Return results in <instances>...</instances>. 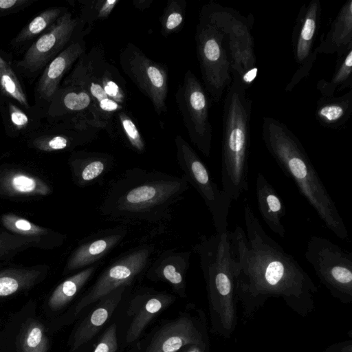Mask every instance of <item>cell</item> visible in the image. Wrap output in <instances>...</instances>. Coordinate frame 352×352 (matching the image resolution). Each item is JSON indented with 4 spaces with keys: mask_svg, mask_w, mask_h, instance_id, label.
Listing matches in <instances>:
<instances>
[{
    "mask_svg": "<svg viewBox=\"0 0 352 352\" xmlns=\"http://www.w3.org/2000/svg\"><path fill=\"white\" fill-rule=\"evenodd\" d=\"M246 232H229L235 296L245 320L252 318L270 298H281L296 314L315 309L318 287L294 257L270 236L250 206H244Z\"/></svg>",
    "mask_w": 352,
    "mask_h": 352,
    "instance_id": "6da1fadb",
    "label": "cell"
},
{
    "mask_svg": "<svg viewBox=\"0 0 352 352\" xmlns=\"http://www.w3.org/2000/svg\"><path fill=\"white\" fill-rule=\"evenodd\" d=\"M189 186L184 177L135 167L111 181L100 206L102 216L129 223L167 219Z\"/></svg>",
    "mask_w": 352,
    "mask_h": 352,
    "instance_id": "7a4b0ae2",
    "label": "cell"
},
{
    "mask_svg": "<svg viewBox=\"0 0 352 352\" xmlns=\"http://www.w3.org/2000/svg\"><path fill=\"white\" fill-rule=\"evenodd\" d=\"M262 139L279 168L295 183L327 228L339 239L348 240L349 232L336 203L298 137L283 122L265 116Z\"/></svg>",
    "mask_w": 352,
    "mask_h": 352,
    "instance_id": "3957f363",
    "label": "cell"
},
{
    "mask_svg": "<svg viewBox=\"0 0 352 352\" xmlns=\"http://www.w3.org/2000/svg\"><path fill=\"white\" fill-rule=\"evenodd\" d=\"M246 90L239 78L232 75L223 105L221 185L234 201L248 190L252 100Z\"/></svg>",
    "mask_w": 352,
    "mask_h": 352,
    "instance_id": "277c9868",
    "label": "cell"
},
{
    "mask_svg": "<svg viewBox=\"0 0 352 352\" xmlns=\"http://www.w3.org/2000/svg\"><path fill=\"white\" fill-rule=\"evenodd\" d=\"M192 248L206 283L212 332L230 338L238 319L229 231L202 236Z\"/></svg>",
    "mask_w": 352,
    "mask_h": 352,
    "instance_id": "5b68a950",
    "label": "cell"
},
{
    "mask_svg": "<svg viewBox=\"0 0 352 352\" xmlns=\"http://www.w3.org/2000/svg\"><path fill=\"white\" fill-rule=\"evenodd\" d=\"M221 8L212 1L201 7L195 36L202 84L216 103L232 81L228 37Z\"/></svg>",
    "mask_w": 352,
    "mask_h": 352,
    "instance_id": "8992f818",
    "label": "cell"
},
{
    "mask_svg": "<svg viewBox=\"0 0 352 352\" xmlns=\"http://www.w3.org/2000/svg\"><path fill=\"white\" fill-rule=\"evenodd\" d=\"M305 258L320 283L340 302H352V254L331 240L312 236Z\"/></svg>",
    "mask_w": 352,
    "mask_h": 352,
    "instance_id": "52a82bcc",
    "label": "cell"
},
{
    "mask_svg": "<svg viewBox=\"0 0 352 352\" xmlns=\"http://www.w3.org/2000/svg\"><path fill=\"white\" fill-rule=\"evenodd\" d=\"M175 144L184 177L203 199L212 215L216 232L227 231L232 199L219 187L199 156L180 135L175 136Z\"/></svg>",
    "mask_w": 352,
    "mask_h": 352,
    "instance_id": "ba28073f",
    "label": "cell"
},
{
    "mask_svg": "<svg viewBox=\"0 0 352 352\" xmlns=\"http://www.w3.org/2000/svg\"><path fill=\"white\" fill-rule=\"evenodd\" d=\"M175 96L191 142L205 157H209L212 140L210 96L194 73L187 70Z\"/></svg>",
    "mask_w": 352,
    "mask_h": 352,
    "instance_id": "9c48e42d",
    "label": "cell"
},
{
    "mask_svg": "<svg viewBox=\"0 0 352 352\" xmlns=\"http://www.w3.org/2000/svg\"><path fill=\"white\" fill-rule=\"evenodd\" d=\"M107 62L103 50L93 47L78 59L65 78L64 85L77 87L88 93L101 120L107 127V132L112 136L115 116L124 109L112 100L103 89L102 78Z\"/></svg>",
    "mask_w": 352,
    "mask_h": 352,
    "instance_id": "30bf717a",
    "label": "cell"
},
{
    "mask_svg": "<svg viewBox=\"0 0 352 352\" xmlns=\"http://www.w3.org/2000/svg\"><path fill=\"white\" fill-rule=\"evenodd\" d=\"M119 62L124 73L151 101L155 113L166 111L168 74L166 67L149 58L138 46L128 43L120 51Z\"/></svg>",
    "mask_w": 352,
    "mask_h": 352,
    "instance_id": "8fae6325",
    "label": "cell"
},
{
    "mask_svg": "<svg viewBox=\"0 0 352 352\" xmlns=\"http://www.w3.org/2000/svg\"><path fill=\"white\" fill-rule=\"evenodd\" d=\"M221 14L228 37L232 75L237 76L248 89L258 74L252 30L254 16L242 15L239 11L221 6Z\"/></svg>",
    "mask_w": 352,
    "mask_h": 352,
    "instance_id": "7c38bea8",
    "label": "cell"
},
{
    "mask_svg": "<svg viewBox=\"0 0 352 352\" xmlns=\"http://www.w3.org/2000/svg\"><path fill=\"white\" fill-rule=\"evenodd\" d=\"M151 245L138 246L112 262L99 276L76 307L75 314L122 286H129L148 266Z\"/></svg>",
    "mask_w": 352,
    "mask_h": 352,
    "instance_id": "4fadbf2b",
    "label": "cell"
},
{
    "mask_svg": "<svg viewBox=\"0 0 352 352\" xmlns=\"http://www.w3.org/2000/svg\"><path fill=\"white\" fill-rule=\"evenodd\" d=\"M322 6L319 0L303 4L297 14L292 35V53L298 67L285 87L292 91L307 77L317 59L316 41L320 30Z\"/></svg>",
    "mask_w": 352,
    "mask_h": 352,
    "instance_id": "5bb4252c",
    "label": "cell"
},
{
    "mask_svg": "<svg viewBox=\"0 0 352 352\" xmlns=\"http://www.w3.org/2000/svg\"><path fill=\"white\" fill-rule=\"evenodd\" d=\"M80 25L78 17L65 11L30 45L18 63L19 67L31 74L40 72L74 40Z\"/></svg>",
    "mask_w": 352,
    "mask_h": 352,
    "instance_id": "9a60e30c",
    "label": "cell"
},
{
    "mask_svg": "<svg viewBox=\"0 0 352 352\" xmlns=\"http://www.w3.org/2000/svg\"><path fill=\"white\" fill-rule=\"evenodd\" d=\"M208 344L204 320L182 316L163 326L144 352H178L189 344Z\"/></svg>",
    "mask_w": 352,
    "mask_h": 352,
    "instance_id": "2e32d148",
    "label": "cell"
},
{
    "mask_svg": "<svg viewBox=\"0 0 352 352\" xmlns=\"http://www.w3.org/2000/svg\"><path fill=\"white\" fill-rule=\"evenodd\" d=\"M122 228L106 230L79 245L70 255L65 272H69L88 267L107 255L126 235Z\"/></svg>",
    "mask_w": 352,
    "mask_h": 352,
    "instance_id": "e0dca14e",
    "label": "cell"
},
{
    "mask_svg": "<svg viewBox=\"0 0 352 352\" xmlns=\"http://www.w3.org/2000/svg\"><path fill=\"white\" fill-rule=\"evenodd\" d=\"M86 50L85 41L79 37L71 42L45 67L37 86V91L43 98L47 100L53 98L65 74Z\"/></svg>",
    "mask_w": 352,
    "mask_h": 352,
    "instance_id": "ac0fdd59",
    "label": "cell"
},
{
    "mask_svg": "<svg viewBox=\"0 0 352 352\" xmlns=\"http://www.w3.org/2000/svg\"><path fill=\"white\" fill-rule=\"evenodd\" d=\"M191 252L165 250L147 270V277L169 283L182 296H186V276L190 266Z\"/></svg>",
    "mask_w": 352,
    "mask_h": 352,
    "instance_id": "d6986e66",
    "label": "cell"
},
{
    "mask_svg": "<svg viewBox=\"0 0 352 352\" xmlns=\"http://www.w3.org/2000/svg\"><path fill=\"white\" fill-rule=\"evenodd\" d=\"M352 48V0L342 6L329 30L322 34L316 47L317 54L342 56Z\"/></svg>",
    "mask_w": 352,
    "mask_h": 352,
    "instance_id": "ffe728a7",
    "label": "cell"
},
{
    "mask_svg": "<svg viewBox=\"0 0 352 352\" xmlns=\"http://www.w3.org/2000/svg\"><path fill=\"white\" fill-rule=\"evenodd\" d=\"M74 182L80 187L92 186L112 169L114 157L107 153L78 151L69 160Z\"/></svg>",
    "mask_w": 352,
    "mask_h": 352,
    "instance_id": "44dd1931",
    "label": "cell"
},
{
    "mask_svg": "<svg viewBox=\"0 0 352 352\" xmlns=\"http://www.w3.org/2000/svg\"><path fill=\"white\" fill-rule=\"evenodd\" d=\"M127 287H120L100 299L98 306L76 330L70 352H74L96 336L114 311Z\"/></svg>",
    "mask_w": 352,
    "mask_h": 352,
    "instance_id": "7402d4cb",
    "label": "cell"
},
{
    "mask_svg": "<svg viewBox=\"0 0 352 352\" xmlns=\"http://www.w3.org/2000/svg\"><path fill=\"white\" fill-rule=\"evenodd\" d=\"M256 196L262 219L267 227L280 237L285 235L282 219L286 214L285 206L276 189L262 173L256 179Z\"/></svg>",
    "mask_w": 352,
    "mask_h": 352,
    "instance_id": "603a6c76",
    "label": "cell"
},
{
    "mask_svg": "<svg viewBox=\"0 0 352 352\" xmlns=\"http://www.w3.org/2000/svg\"><path fill=\"white\" fill-rule=\"evenodd\" d=\"M352 113V89L338 96L325 98L317 101L315 118L323 127L331 129L342 128Z\"/></svg>",
    "mask_w": 352,
    "mask_h": 352,
    "instance_id": "cb8c5ba5",
    "label": "cell"
},
{
    "mask_svg": "<svg viewBox=\"0 0 352 352\" xmlns=\"http://www.w3.org/2000/svg\"><path fill=\"white\" fill-rule=\"evenodd\" d=\"M0 192L9 196H45L51 192V188L36 176L11 170L1 175Z\"/></svg>",
    "mask_w": 352,
    "mask_h": 352,
    "instance_id": "d4e9b609",
    "label": "cell"
},
{
    "mask_svg": "<svg viewBox=\"0 0 352 352\" xmlns=\"http://www.w3.org/2000/svg\"><path fill=\"white\" fill-rule=\"evenodd\" d=\"M100 264L96 262L67 278L53 291L48 299V306L58 311L67 305L87 283Z\"/></svg>",
    "mask_w": 352,
    "mask_h": 352,
    "instance_id": "484cf974",
    "label": "cell"
},
{
    "mask_svg": "<svg viewBox=\"0 0 352 352\" xmlns=\"http://www.w3.org/2000/svg\"><path fill=\"white\" fill-rule=\"evenodd\" d=\"M43 270L38 267L8 268L0 270V297L28 289L38 282Z\"/></svg>",
    "mask_w": 352,
    "mask_h": 352,
    "instance_id": "4316f807",
    "label": "cell"
},
{
    "mask_svg": "<svg viewBox=\"0 0 352 352\" xmlns=\"http://www.w3.org/2000/svg\"><path fill=\"white\" fill-rule=\"evenodd\" d=\"M175 300V296L168 294L151 295L132 320L126 335V341L131 343L136 340L148 322Z\"/></svg>",
    "mask_w": 352,
    "mask_h": 352,
    "instance_id": "83f0119b",
    "label": "cell"
},
{
    "mask_svg": "<svg viewBox=\"0 0 352 352\" xmlns=\"http://www.w3.org/2000/svg\"><path fill=\"white\" fill-rule=\"evenodd\" d=\"M316 89L321 96H334L345 89H352V48L342 56L337 57L335 71L329 80L320 79Z\"/></svg>",
    "mask_w": 352,
    "mask_h": 352,
    "instance_id": "f1b7e54d",
    "label": "cell"
},
{
    "mask_svg": "<svg viewBox=\"0 0 352 352\" xmlns=\"http://www.w3.org/2000/svg\"><path fill=\"white\" fill-rule=\"evenodd\" d=\"M65 11L66 10L61 7H53L45 10L20 31L14 39V43L29 41L46 32Z\"/></svg>",
    "mask_w": 352,
    "mask_h": 352,
    "instance_id": "f546056e",
    "label": "cell"
},
{
    "mask_svg": "<svg viewBox=\"0 0 352 352\" xmlns=\"http://www.w3.org/2000/svg\"><path fill=\"white\" fill-rule=\"evenodd\" d=\"M48 348L44 326L36 320L25 325L20 337V352H47Z\"/></svg>",
    "mask_w": 352,
    "mask_h": 352,
    "instance_id": "4dcf8cb0",
    "label": "cell"
},
{
    "mask_svg": "<svg viewBox=\"0 0 352 352\" xmlns=\"http://www.w3.org/2000/svg\"><path fill=\"white\" fill-rule=\"evenodd\" d=\"M185 0L168 1L160 17L161 33L166 37L182 28L186 15Z\"/></svg>",
    "mask_w": 352,
    "mask_h": 352,
    "instance_id": "1f68e13d",
    "label": "cell"
},
{
    "mask_svg": "<svg viewBox=\"0 0 352 352\" xmlns=\"http://www.w3.org/2000/svg\"><path fill=\"white\" fill-rule=\"evenodd\" d=\"M119 2V0L80 1L82 8L78 17L80 23L91 25L96 21L107 19Z\"/></svg>",
    "mask_w": 352,
    "mask_h": 352,
    "instance_id": "d6a6232c",
    "label": "cell"
},
{
    "mask_svg": "<svg viewBox=\"0 0 352 352\" xmlns=\"http://www.w3.org/2000/svg\"><path fill=\"white\" fill-rule=\"evenodd\" d=\"M3 226L16 235L35 238L47 234L48 230L43 227L14 214H5L1 217Z\"/></svg>",
    "mask_w": 352,
    "mask_h": 352,
    "instance_id": "836d02e7",
    "label": "cell"
},
{
    "mask_svg": "<svg viewBox=\"0 0 352 352\" xmlns=\"http://www.w3.org/2000/svg\"><path fill=\"white\" fill-rule=\"evenodd\" d=\"M121 131L130 147L138 153L144 152L145 142L131 117L124 111H119L115 116Z\"/></svg>",
    "mask_w": 352,
    "mask_h": 352,
    "instance_id": "e575fe53",
    "label": "cell"
},
{
    "mask_svg": "<svg viewBox=\"0 0 352 352\" xmlns=\"http://www.w3.org/2000/svg\"><path fill=\"white\" fill-rule=\"evenodd\" d=\"M0 89L23 107H29L27 97L11 66L0 71Z\"/></svg>",
    "mask_w": 352,
    "mask_h": 352,
    "instance_id": "d590c367",
    "label": "cell"
},
{
    "mask_svg": "<svg viewBox=\"0 0 352 352\" xmlns=\"http://www.w3.org/2000/svg\"><path fill=\"white\" fill-rule=\"evenodd\" d=\"M36 239L8 233L0 234V258L12 256L33 246L36 243Z\"/></svg>",
    "mask_w": 352,
    "mask_h": 352,
    "instance_id": "8d00e7d4",
    "label": "cell"
},
{
    "mask_svg": "<svg viewBox=\"0 0 352 352\" xmlns=\"http://www.w3.org/2000/svg\"><path fill=\"white\" fill-rule=\"evenodd\" d=\"M118 347L116 325L113 324L104 331L93 352H116Z\"/></svg>",
    "mask_w": 352,
    "mask_h": 352,
    "instance_id": "74e56055",
    "label": "cell"
},
{
    "mask_svg": "<svg viewBox=\"0 0 352 352\" xmlns=\"http://www.w3.org/2000/svg\"><path fill=\"white\" fill-rule=\"evenodd\" d=\"M8 111L12 125L17 129H22L28 124L29 120L27 115L17 106L10 103Z\"/></svg>",
    "mask_w": 352,
    "mask_h": 352,
    "instance_id": "f35d334b",
    "label": "cell"
},
{
    "mask_svg": "<svg viewBox=\"0 0 352 352\" xmlns=\"http://www.w3.org/2000/svg\"><path fill=\"white\" fill-rule=\"evenodd\" d=\"M32 0H0V14L16 12L32 4Z\"/></svg>",
    "mask_w": 352,
    "mask_h": 352,
    "instance_id": "ab89813d",
    "label": "cell"
},
{
    "mask_svg": "<svg viewBox=\"0 0 352 352\" xmlns=\"http://www.w3.org/2000/svg\"><path fill=\"white\" fill-rule=\"evenodd\" d=\"M324 352H352V340H347L335 343L327 347Z\"/></svg>",
    "mask_w": 352,
    "mask_h": 352,
    "instance_id": "60d3db41",
    "label": "cell"
},
{
    "mask_svg": "<svg viewBox=\"0 0 352 352\" xmlns=\"http://www.w3.org/2000/svg\"><path fill=\"white\" fill-rule=\"evenodd\" d=\"M208 344H189L182 352H208Z\"/></svg>",
    "mask_w": 352,
    "mask_h": 352,
    "instance_id": "b9f144b4",
    "label": "cell"
},
{
    "mask_svg": "<svg viewBox=\"0 0 352 352\" xmlns=\"http://www.w3.org/2000/svg\"><path fill=\"white\" fill-rule=\"evenodd\" d=\"M153 0H133L132 1L134 7L140 11L148 9L151 6Z\"/></svg>",
    "mask_w": 352,
    "mask_h": 352,
    "instance_id": "7bdbcfd3",
    "label": "cell"
},
{
    "mask_svg": "<svg viewBox=\"0 0 352 352\" xmlns=\"http://www.w3.org/2000/svg\"><path fill=\"white\" fill-rule=\"evenodd\" d=\"M10 65L2 57L0 56V71L9 67Z\"/></svg>",
    "mask_w": 352,
    "mask_h": 352,
    "instance_id": "ee69618b",
    "label": "cell"
}]
</instances>
